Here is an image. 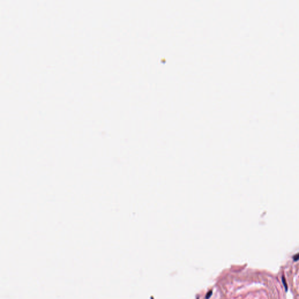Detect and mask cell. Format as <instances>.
Returning <instances> with one entry per match:
<instances>
[{
	"label": "cell",
	"mask_w": 299,
	"mask_h": 299,
	"mask_svg": "<svg viewBox=\"0 0 299 299\" xmlns=\"http://www.w3.org/2000/svg\"><path fill=\"white\" fill-rule=\"evenodd\" d=\"M281 280H282V282H283V284L284 285V287L285 288V290L286 291H287V284L286 283V279L284 278V276H282L281 277Z\"/></svg>",
	"instance_id": "6da1fadb"
},
{
	"label": "cell",
	"mask_w": 299,
	"mask_h": 299,
	"mask_svg": "<svg viewBox=\"0 0 299 299\" xmlns=\"http://www.w3.org/2000/svg\"><path fill=\"white\" fill-rule=\"evenodd\" d=\"M298 259H299V253H297V254H296L295 255H294V256H293V260H294V261H297V260H298Z\"/></svg>",
	"instance_id": "7a4b0ae2"
}]
</instances>
